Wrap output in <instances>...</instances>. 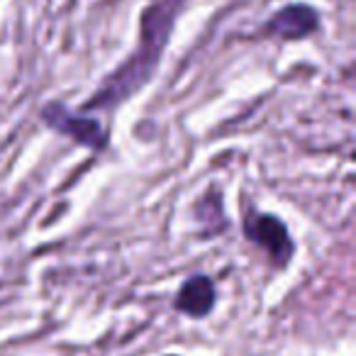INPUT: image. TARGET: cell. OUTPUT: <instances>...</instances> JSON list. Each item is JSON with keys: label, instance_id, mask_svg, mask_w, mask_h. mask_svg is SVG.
<instances>
[{"label": "cell", "instance_id": "obj_1", "mask_svg": "<svg viewBox=\"0 0 356 356\" xmlns=\"http://www.w3.org/2000/svg\"><path fill=\"white\" fill-rule=\"evenodd\" d=\"M188 0H154L139 15V40L134 51L86 100V110H113L137 95L154 79L173 35L178 15Z\"/></svg>", "mask_w": 356, "mask_h": 356}, {"label": "cell", "instance_id": "obj_2", "mask_svg": "<svg viewBox=\"0 0 356 356\" xmlns=\"http://www.w3.org/2000/svg\"><path fill=\"white\" fill-rule=\"evenodd\" d=\"M42 120L56 134H64L66 139L81 144V147L93 149V152L108 149V132H105L103 122L83 113H74L64 103H56V100L47 103L42 108Z\"/></svg>", "mask_w": 356, "mask_h": 356}, {"label": "cell", "instance_id": "obj_3", "mask_svg": "<svg viewBox=\"0 0 356 356\" xmlns=\"http://www.w3.org/2000/svg\"><path fill=\"white\" fill-rule=\"evenodd\" d=\"M244 234L252 239L257 247H261L264 252L271 257L273 264L286 266L296 254V244L291 239L288 227L278 218L266 213H252L244 220Z\"/></svg>", "mask_w": 356, "mask_h": 356}, {"label": "cell", "instance_id": "obj_5", "mask_svg": "<svg viewBox=\"0 0 356 356\" xmlns=\"http://www.w3.org/2000/svg\"><path fill=\"white\" fill-rule=\"evenodd\" d=\"M176 310L188 317H205L215 307V283L208 276H191L176 296Z\"/></svg>", "mask_w": 356, "mask_h": 356}, {"label": "cell", "instance_id": "obj_4", "mask_svg": "<svg viewBox=\"0 0 356 356\" xmlns=\"http://www.w3.org/2000/svg\"><path fill=\"white\" fill-rule=\"evenodd\" d=\"M317 30H320V13L307 3H291V6L281 8L268 17L266 27H264L268 37H276L283 42L305 40Z\"/></svg>", "mask_w": 356, "mask_h": 356}]
</instances>
